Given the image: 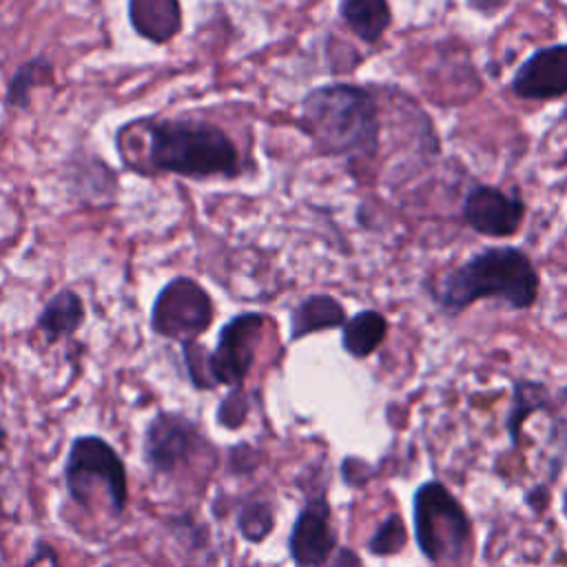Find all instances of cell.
<instances>
[{
  "instance_id": "17",
  "label": "cell",
  "mask_w": 567,
  "mask_h": 567,
  "mask_svg": "<svg viewBox=\"0 0 567 567\" xmlns=\"http://www.w3.org/2000/svg\"><path fill=\"white\" fill-rule=\"evenodd\" d=\"M545 405H547V392L540 383L518 381L514 385V405H512V412L507 416V430H509V439H512L514 445L518 443V434H520L525 416L545 408Z\"/></svg>"
},
{
  "instance_id": "19",
  "label": "cell",
  "mask_w": 567,
  "mask_h": 567,
  "mask_svg": "<svg viewBox=\"0 0 567 567\" xmlns=\"http://www.w3.org/2000/svg\"><path fill=\"white\" fill-rule=\"evenodd\" d=\"M272 523H275L272 509L264 501L248 503L239 514V532L246 540H252V543L264 540L272 529Z\"/></svg>"
},
{
  "instance_id": "21",
  "label": "cell",
  "mask_w": 567,
  "mask_h": 567,
  "mask_svg": "<svg viewBox=\"0 0 567 567\" xmlns=\"http://www.w3.org/2000/svg\"><path fill=\"white\" fill-rule=\"evenodd\" d=\"M44 69H47V64H42V60L29 62V64L13 78V84H11V91H9V100H11V102H20V100L27 95L29 86H31L35 80L42 78Z\"/></svg>"
},
{
  "instance_id": "11",
  "label": "cell",
  "mask_w": 567,
  "mask_h": 567,
  "mask_svg": "<svg viewBox=\"0 0 567 567\" xmlns=\"http://www.w3.org/2000/svg\"><path fill=\"white\" fill-rule=\"evenodd\" d=\"M512 89L523 100H554L567 93V44L532 53L514 73Z\"/></svg>"
},
{
  "instance_id": "23",
  "label": "cell",
  "mask_w": 567,
  "mask_h": 567,
  "mask_svg": "<svg viewBox=\"0 0 567 567\" xmlns=\"http://www.w3.org/2000/svg\"><path fill=\"white\" fill-rule=\"evenodd\" d=\"M27 567H58V563H55V556H53V551H51V547H38V551L33 554V558L27 563Z\"/></svg>"
},
{
  "instance_id": "15",
  "label": "cell",
  "mask_w": 567,
  "mask_h": 567,
  "mask_svg": "<svg viewBox=\"0 0 567 567\" xmlns=\"http://www.w3.org/2000/svg\"><path fill=\"white\" fill-rule=\"evenodd\" d=\"M385 334H388L385 317L377 310H363L343 323L341 341L352 357L363 359L381 346Z\"/></svg>"
},
{
  "instance_id": "18",
  "label": "cell",
  "mask_w": 567,
  "mask_h": 567,
  "mask_svg": "<svg viewBox=\"0 0 567 567\" xmlns=\"http://www.w3.org/2000/svg\"><path fill=\"white\" fill-rule=\"evenodd\" d=\"M408 540V534H405V527H403V520L399 514H390L374 532V536L370 538L368 543V549L374 554V556H390V554H396L403 549Z\"/></svg>"
},
{
  "instance_id": "7",
  "label": "cell",
  "mask_w": 567,
  "mask_h": 567,
  "mask_svg": "<svg viewBox=\"0 0 567 567\" xmlns=\"http://www.w3.org/2000/svg\"><path fill=\"white\" fill-rule=\"evenodd\" d=\"M213 321V303L206 290L186 277L173 279L155 299L153 306V330L157 334L193 341Z\"/></svg>"
},
{
  "instance_id": "16",
  "label": "cell",
  "mask_w": 567,
  "mask_h": 567,
  "mask_svg": "<svg viewBox=\"0 0 567 567\" xmlns=\"http://www.w3.org/2000/svg\"><path fill=\"white\" fill-rule=\"evenodd\" d=\"M82 317H84V310H82L80 297L71 290H64V292H58L44 306L38 319V328L44 332L49 341H58L60 337L75 332L78 326L82 323Z\"/></svg>"
},
{
  "instance_id": "22",
  "label": "cell",
  "mask_w": 567,
  "mask_h": 567,
  "mask_svg": "<svg viewBox=\"0 0 567 567\" xmlns=\"http://www.w3.org/2000/svg\"><path fill=\"white\" fill-rule=\"evenodd\" d=\"M554 439L567 452V388L560 392L554 412Z\"/></svg>"
},
{
  "instance_id": "1",
  "label": "cell",
  "mask_w": 567,
  "mask_h": 567,
  "mask_svg": "<svg viewBox=\"0 0 567 567\" xmlns=\"http://www.w3.org/2000/svg\"><path fill=\"white\" fill-rule=\"evenodd\" d=\"M432 295L450 315L478 299H498L523 310L536 301L538 275L523 250L512 246L487 248L439 277Z\"/></svg>"
},
{
  "instance_id": "3",
  "label": "cell",
  "mask_w": 567,
  "mask_h": 567,
  "mask_svg": "<svg viewBox=\"0 0 567 567\" xmlns=\"http://www.w3.org/2000/svg\"><path fill=\"white\" fill-rule=\"evenodd\" d=\"M148 137V157L155 168L188 177H230L237 173V151L215 126L162 122L151 126Z\"/></svg>"
},
{
  "instance_id": "24",
  "label": "cell",
  "mask_w": 567,
  "mask_h": 567,
  "mask_svg": "<svg viewBox=\"0 0 567 567\" xmlns=\"http://www.w3.org/2000/svg\"><path fill=\"white\" fill-rule=\"evenodd\" d=\"M563 509H565V516H567V492L563 494Z\"/></svg>"
},
{
  "instance_id": "14",
  "label": "cell",
  "mask_w": 567,
  "mask_h": 567,
  "mask_svg": "<svg viewBox=\"0 0 567 567\" xmlns=\"http://www.w3.org/2000/svg\"><path fill=\"white\" fill-rule=\"evenodd\" d=\"M341 16L363 42H377L392 20L388 0H341Z\"/></svg>"
},
{
  "instance_id": "20",
  "label": "cell",
  "mask_w": 567,
  "mask_h": 567,
  "mask_svg": "<svg viewBox=\"0 0 567 567\" xmlns=\"http://www.w3.org/2000/svg\"><path fill=\"white\" fill-rule=\"evenodd\" d=\"M246 412H248V403H246L244 394L239 392V388H235V390L224 399V403L219 405V421H221L226 427H237V425L244 423Z\"/></svg>"
},
{
  "instance_id": "9",
  "label": "cell",
  "mask_w": 567,
  "mask_h": 567,
  "mask_svg": "<svg viewBox=\"0 0 567 567\" xmlns=\"http://www.w3.org/2000/svg\"><path fill=\"white\" fill-rule=\"evenodd\" d=\"M337 545V534L330 525V505L323 496H317L306 503L299 512L288 549L297 567H321Z\"/></svg>"
},
{
  "instance_id": "6",
  "label": "cell",
  "mask_w": 567,
  "mask_h": 567,
  "mask_svg": "<svg viewBox=\"0 0 567 567\" xmlns=\"http://www.w3.org/2000/svg\"><path fill=\"white\" fill-rule=\"evenodd\" d=\"M261 326V315H241L224 326L217 348L210 354L195 343L188 346L184 359L193 383L197 388H215L219 383L239 388L250 370Z\"/></svg>"
},
{
  "instance_id": "13",
  "label": "cell",
  "mask_w": 567,
  "mask_h": 567,
  "mask_svg": "<svg viewBox=\"0 0 567 567\" xmlns=\"http://www.w3.org/2000/svg\"><path fill=\"white\" fill-rule=\"evenodd\" d=\"M343 323H346V312L337 299L328 295H312L306 301H301L292 312L290 337L301 339L308 332L337 328Z\"/></svg>"
},
{
  "instance_id": "12",
  "label": "cell",
  "mask_w": 567,
  "mask_h": 567,
  "mask_svg": "<svg viewBox=\"0 0 567 567\" xmlns=\"http://www.w3.org/2000/svg\"><path fill=\"white\" fill-rule=\"evenodd\" d=\"M128 11L135 31L153 42L171 40L182 24L177 0H128Z\"/></svg>"
},
{
  "instance_id": "5",
  "label": "cell",
  "mask_w": 567,
  "mask_h": 567,
  "mask_svg": "<svg viewBox=\"0 0 567 567\" xmlns=\"http://www.w3.org/2000/svg\"><path fill=\"white\" fill-rule=\"evenodd\" d=\"M66 489L82 507H91L104 496L111 514H122L126 505V470L120 454L100 436H80L73 441L66 467Z\"/></svg>"
},
{
  "instance_id": "2",
  "label": "cell",
  "mask_w": 567,
  "mask_h": 567,
  "mask_svg": "<svg viewBox=\"0 0 567 567\" xmlns=\"http://www.w3.org/2000/svg\"><path fill=\"white\" fill-rule=\"evenodd\" d=\"M303 122L326 153L354 157L377 148V106L359 86L334 84L312 91L303 102Z\"/></svg>"
},
{
  "instance_id": "4",
  "label": "cell",
  "mask_w": 567,
  "mask_h": 567,
  "mask_svg": "<svg viewBox=\"0 0 567 567\" xmlns=\"http://www.w3.org/2000/svg\"><path fill=\"white\" fill-rule=\"evenodd\" d=\"M412 512L421 554L434 565H456L470 547V518L452 492L430 481L416 489Z\"/></svg>"
},
{
  "instance_id": "8",
  "label": "cell",
  "mask_w": 567,
  "mask_h": 567,
  "mask_svg": "<svg viewBox=\"0 0 567 567\" xmlns=\"http://www.w3.org/2000/svg\"><path fill=\"white\" fill-rule=\"evenodd\" d=\"M202 445L197 427L179 414H157L144 434V458L155 472H173Z\"/></svg>"
},
{
  "instance_id": "10",
  "label": "cell",
  "mask_w": 567,
  "mask_h": 567,
  "mask_svg": "<svg viewBox=\"0 0 567 567\" xmlns=\"http://www.w3.org/2000/svg\"><path fill=\"white\" fill-rule=\"evenodd\" d=\"M525 204L516 195H507L494 186H474L463 204L465 221L481 235L507 237L523 221Z\"/></svg>"
}]
</instances>
